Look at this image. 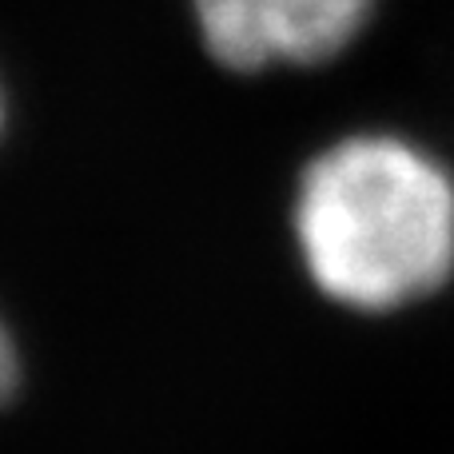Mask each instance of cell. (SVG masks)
Returning a JSON list of instances; mask_svg holds the SVG:
<instances>
[{
	"instance_id": "obj_1",
	"label": "cell",
	"mask_w": 454,
	"mask_h": 454,
	"mask_svg": "<svg viewBox=\"0 0 454 454\" xmlns=\"http://www.w3.org/2000/svg\"><path fill=\"white\" fill-rule=\"evenodd\" d=\"M291 231L319 295L391 311L454 271V180L395 136H347L299 172Z\"/></svg>"
},
{
	"instance_id": "obj_2",
	"label": "cell",
	"mask_w": 454,
	"mask_h": 454,
	"mask_svg": "<svg viewBox=\"0 0 454 454\" xmlns=\"http://www.w3.org/2000/svg\"><path fill=\"white\" fill-rule=\"evenodd\" d=\"M375 0H184L200 52L220 72L311 68L363 32Z\"/></svg>"
},
{
	"instance_id": "obj_3",
	"label": "cell",
	"mask_w": 454,
	"mask_h": 454,
	"mask_svg": "<svg viewBox=\"0 0 454 454\" xmlns=\"http://www.w3.org/2000/svg\"><path fill=\"white\" fill-rule=\"evenodd\" d=\"M24 343H20V331L12 327V315L4 311L0 303V411H8L24 391Z\"/></svg>"
},
{
	"instance_id": "obj_4",
	"label": "cell",
	"mask_w": 454,
	"mask_h": 454,
	"mask_svg": "<svg viewBox=\"0 0 454 454\" xmlns=\"http://www.w3.org/2000/svg\"><path fill=\"white\" fill-rule=\"evenodd\" d=\"M8 132V88H4V76H0V140Z\"/></svg>"
}]
</instances>
